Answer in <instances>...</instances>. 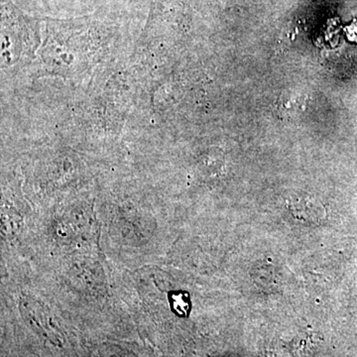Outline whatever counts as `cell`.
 <instances>
[{"label": "cell", "instance_id": "6da1fadb", "mask_svg": "<svg viewBox=\"0 0 357 357\" xmlns=\"http://www.w3.org/2000/svg\"><path fill=\"white\" fill-rule=\"evenodd\" d=\"M20 311L26 323L35 333L53 342L54 344H62V333L54 323L53 316L46 307L40 304L38 301L29 297L22 298L20 302Z\"/></svg>", "mask_w": 357, "mask_h": 357}, {"label": "cell", "instance_id": "7a4b0ae2", "mask_svg": "<svg viewBox=\"0 0 357 357\" xmlns=\"http://www.w3.org/2000/svg\"><path fill=\"white\" fill-rule=\"evenodd\" d=\"M174 301H175L174 307H175L176 311L180 314H185L188 311V307H189L187 299L183 295H178L177 297L174 298Z\"/></svg>", "mask_w": 357, "mask_h": 357}]
</instances>
